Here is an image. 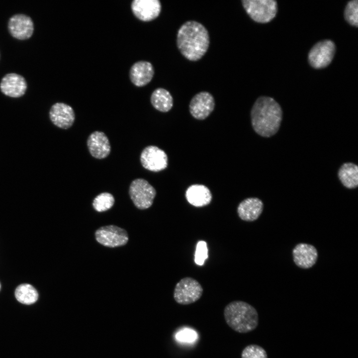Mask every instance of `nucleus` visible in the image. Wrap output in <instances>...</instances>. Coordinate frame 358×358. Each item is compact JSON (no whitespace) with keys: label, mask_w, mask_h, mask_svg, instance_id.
Masks as SVG:
<instances>
[{"label":"nucleus","mask_w":358,"mask_h":358,"mask_svg":"<svg viewBox=\"0 0 358 358\" xmlns=\"http://www.w3.org/2000/svg\"><path fill=\"white\" fill-rule=\"evenodd\" d=\"M155 73L152 64L146 61H139L133 64L129 70V78L136 87H142L148 84Z\"/></svg>","instance_id":"obj_16"},{"label":"nucleus","mask_w":358,"mask_h":358,"mask_svg":"<svg viewBox=\"0 0 358 358\" xmlns=\"http://www.w3.org/2000/svg\"><path fill=\"white\" fill-rule=\"evenodd\" d=\"M203 292V288L197 280L190 277H185L176 284L173 296L178 303L188 305L199 299Z\"/></svg>","instance_id":"obj_6"},{"label":"nucleus","mask_w":358,"mask_h":358,"mask_svg":"<svg viewBox=\"0 0 358 358\" xmlns=\"http://www.w3.org/2000/svg\"><path fill=\"white\" fill-rule=\"evenodd\" d=\"M344 17L351 25L358 27V1H349L345 7Z\"/></svg>","instance_id":"obj_25"},{"label":"nucleus","mask_w":358,"mask_h":358,"mask_svg":"<svg viewBox=\"0 0 358 358\" xmlns=\"http://www.w3.org/2000/svg\"><path fill=\"white\" fill-rule=\"evenodd\" d=\"M7 27L12 37L19 40H25L32 35L34 23L30 16L24 14L18 13L9 18Z\"/></svg>","instance_id":"obj_11"},{"label":"nucleus","mask_w":358,"mask_h":358,"mask_svg":"<svg viewBox=\"0 0 358 358\" xmlns=\"http://www.w3.org/2000/svg\"><path fill=\"white\" fill-rule=\"evenodd\" d=\"M210 44L208 31L201 23L194 20L183 23L177 34V46L181 55L191 61H197L205 54Z\"/></svg>","instance_id":"obj_1"},{"label":"nucleus","mask_w":358,"mask_h":358,"mask_svg":"<svg viewBox=\"0 0 358 358\" xmlns=\"http://www.w3.org/2000/svg\"><path fill=\"white\" fill-rule=\"evenodd\" d=\"M114 202V198L111 193L102 192L94 198L92 201V206L96 211L103 212L110 209Z\"/></svg>","instance_id":"obj_23"},{"label":"nucleus","mask_w":358,"mask_h":358,"mask_svg":"<svg viewBox=\"0 0 358 358\" xmlns=\"http://www.w3.org/2000/svg\"><path fill=\"white\" fill-rule=\"evenodd\" d=\"M336 47L330 40H324L316 43L310 50L308 59L310 65L315 69L324 68L332 61Z\"/></svg>","instance_id":"obj_7"},{"label":"nucleus","mask_w":358,"mask_h":358,"mask_svg":"<svg viewBox=\"0 0 358 358\" xmlns=\"http://www.w3.org/2000/svg\"><path fill=\"white\" fill-rule=\"evenodd\" d=\"M27 88V82L21 75L10 73L4 75L0 83V90L5 95L19 97L24 94Z\"/></svg>","instance_id":"obj_14"},{"label":"nucleus","mask_w":358,"mask_h":358,"mask_svg":"<svg viewBox=\"0 0 358 358\" xmlns=\"http://www.w3.org/2000/svg\"><path fill=\"white\" fill-rule=\"evenodd\" d=\"M215 103L213 96L208 91H201L191 98L189 110L190 114L198 120H204L213 111Z\"/></svg>","instance_id":"obj_10"},{"label":"nucleus","mask_w":358,"mask_h":358,"mask_svg":"<svg viewBox=\"0 0 358 358\" xmlns=\"http://www.w3.org/2000/svg\"><path fill=\"white\" fill-rule=\"evenodd\" d=\"M14 295L19 302L25 305H31L35 303L39 296L37 290L28 283L19 285L15 289Z\"/></svg>","instance_id":"obj_22"},{"label":"nucleus","mask_w":358,"mask_h":358,"mask_svg":"<svg viewBox=\"0 0 358 358\" xmlns=\"http://www.w3.org/2000/svg\"><path fill=\"white\" fill-rule=\"evenodd\" d=\"M87 146L90 155L98 159L106 158L111 151L110 142L105 134L95 131L87 139Z\"/></svg>","instance_id":"obj_15"},{"label":"nucleus","mask_w":358,"mask_h":358,"mask_svg":"<svg viewBox=\"0 0 358 358\" xmlns=\"http://www.w3.org/2000/svg\"><path fill=\"white\" fill-rule=\"evenodd\" d=\"M292 255L295 264L302 268H309L313 267L318 258L316 248L306 243L297 244L293 249Z\"/></svg>","instance_id":"obj_17"},{"label":"nucleus","mask_w":358,"mask_h":358,"mask_svg":"<svg viewBox=\"0 0 358 358\" xmlns=\"http://www.w3.org/2000/svg\"><path fill=\"white\" fill-rule=\"evenodd\" d=\"M208 258V248L207 243L204 241L197 242L194 254V262L199 266L204 265L205 261Z\"/></svg>","instance_id":"obj_27"},{"label":"nucleus","mask_w":358,"mask_h":358,"mask_svg":"<svg viewBox=\"0 0 358 358\" xmlns=\"http://www.w3.org/2000/svg\"><path fill=\"white\" fill-rule=\"evenodd\" d=\"M241 358H268L267 352L262 347L255 344L246 346L242 351Z\"/></svg>","instance_id":"obj_26"},{"label":"nucleus","mask_w":358,"mask_h":358,"mask_svg":"<svg viewBox=\"0 0 358 358\" xmlns=\"http://www.w3.org/2000/svg\"><path fill=\"white\" fill-rule=\"evenodd\" d=\"M197 332L190 328L184 327L179 330L175 334V339L179 343H194L198 339Z\"/></svg>","instance_id":"obj_24"},{"label":"nucleus","mask_w":358,"mask_h":358,"mask_svg":"<svg viewBox=\"0 0 358 358\" xmlns=\"http://www.w3.org/2000/svg\"><path fill=\"white\" fill-rule=\"evenodd\" d=\"M131 8L137 18L148 22L159 16L162 4L159 0H134L131 2Z\"/></svg>","instance_id":"obj_12"},{"label":"nucleus","mask_w":358,"mask_h":358,"mask_svg":"<svg viewBox=\"0 0 358 358\" xmlns=\"http://www.w3.org/2000/svg\"><path fill=\"white\" fill-rule=\"evenodd\" d=\"M242 3L249 16L259 23L269 22L277 10V2L274 0H243Z\"/></svg>","instance_id":"obj_4"},{"label":"nucleus","mask_w":358,"mask_h":358,"mask_svg":"<svg viewBox=\"0 0 358 358\" xmlns=\"http://www.w3.org/2000/svg\"><path fill=\"white\" fill-rule=\"evenodd\" d=\"M140 162L145 169L158 172L167 168L168 158L165 151L156 146L145 148L141 153Z\"/></svg>","instance_id":"obj_9"},{"label":"nucleus","mask_w":358,"mask_h":358,"mask_svg":"<svg viewBox=\"0 0 358 358\" xmlns=\"http://www.w3.org/2000/svg\"><path fill=\"white\" fill-rule=\"evenodd\" d=\"M150 101L156 109L162 112L170 111L174 103L173 97L170 92L162 88H158L153 91Z\"/></svg>","instance_id":"obj_20"},{"label":"nucleus","mask_w":358,"mask_h":358,"mask_svg":"<svg viewBox=\"0 0 358 358\" xmlns=\"http://www.w3.org/2000/svg\"><path fill=\"white\" fill-rule=\"evenodd\" d=\"M0 288H1V284H0Z\"/></svg>","instance_id":"obj_28"},{"label":"nucleus","mask_w":358,"mask_h":358,"mask_svg":"<svg viewBox=\"0 0 358 358\" xmlns=\"http://www.w3.org/2000/svg\"><path fill=\"white\" fill-rule=\"evenodd\" d=\"M96 240L102 245L114 248L126 245L128 241L126 231L115 225L102 226L95 232Z\"/></svg>","instance_id":"obj_8"},{"label":"nucleus","mask_w":358,"mask_h":358,"mask_svg":"<svg viewBox=\"0 0 358 358\" xmlns=\"http://www.w3.org/2000/svg\"><path fill=\"white\" fill-rule=\"evenodd\" d=\"M227 324L233 330L246 333L254 330L259 323L256 309L243 301H233L228 303L224 310Z\"/></svg>","instance_id":"obj_3"},{"label":"nucleus","mask_w":358,"mask_h":358,"mask_svg":"<svg viewBox=\"0 0 358 358\" xmlns=\"http://www.w3.org/2000/svg\"><path fill=\"white\" fill-rule=\"evenodd\" d=\"M282 117L280 105L273 98L262 96L257 98L251 110L253 129L259 135L270 137L278 131Z\"/></svg>","instance_id":"obj_2"},{"label":"nucleus","mask_w":358,"mask_h":358,"mask_svg":"<svg viewBox=\"0 0 358 358\" xmlns=\"http://www.w3.org/2000/svg\"><path fill=\"white\" fill-rule=\"evenodd\" d=\"M185 195L189 203L196 207L208 205L212 198L209 189L204 185L199 184L189 186L185 191Z\"/></svg>","instance_id":"obj_19"},{"label":"nucleus","mask_w":358,"mask_h":358,"mask_svg":"<svg viewBox=\"0 0 358 358\" xmlns=\"http://www.w3.org/2000/svg\"><path fill=\"white\" fill-rule=\"evenodd\" d=\"M129 194L135 206L143 210L152 206L156 191L147 180L143 179H136L131 182L129 186Z\"/></svg>","instance_id":"obj_5"},{"label":"nucleus","mask_w":358,"mask_h":358,"mask_svg":"<svg viewBox=\"0 0 358 358\" xmlns=\"http://www.w3.org/2000/svg\"><path fill=\"white\" fill-rule=\"evenodd\" d=\"M338 177L344 186L349 189L358 185V167L352 163H344L339 170Z\"/></svg>","instance_id":"obj_21"},{"label":"nucleus","mask_w":358,"mask_h":358,"mask_svg":"<svg viewBox=\"0 0 358 358\" xmlns=\"http://www.w3.org/2000/svg\"><path fill=\"white\" fill-rule=\"evenodd\" d=\"M49 117L52 122L59 128L67 129L74 123L75 113L73 108L63 102H56L49 110Z\"/></svg>","instance_id":"obj_13"},{"label":"nucleus","mask_w":358,"mask_h":358,"mask_svg":"<svg viewBox=\"0 0 358 358\" xmlns=\"http://www.w3.org/2000/svg\"><path fill=\"white\" fill-rule=\"evenodd\" d=\"M264 204L262 201L257 197H249L242 200L237 209L240 218L245 221L256 220L262 214Z\"/></svg>","instance_id":"obj_18"}]
</instances>
